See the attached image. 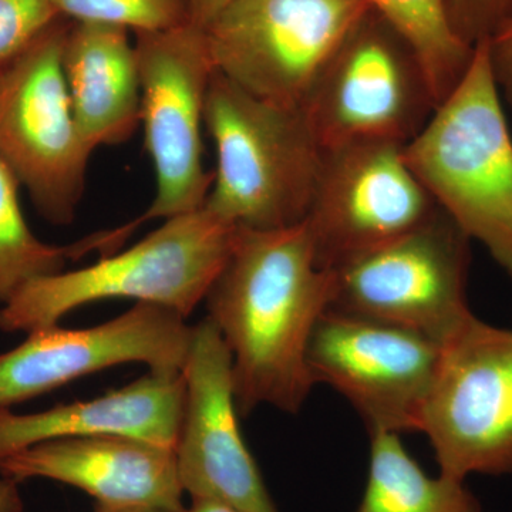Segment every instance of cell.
<instances>
[{
    "mask_svg": "<svg viewBox=\"0 0 512 512\" xmlns=\"http://www.w3.org/2000/svg\"><path fill=\"white\" fill-rule=\"evenodd\" d=\"M420 433L443 476L512 473V330L473 313L441 346Z\"/></svg>",
    "mask_w": 512,
    "mask_h": 512,
    "instance_id": "10",
    "label": "cell"
},
{
    "mask_svg": "<svg viewBox=\"0 0 512 512\" xmlns=\"http://www.w3.org/2000/svg\"><path fill=\"white\" fill-rule=\"evenodd\" d=\"M63 19L0 66V161L55 225L74 220L93 153L77 127L64 79L70 25Z\"/></svg>",
    "mask_w": 512,
    "mask_h": 512,
    "instance_id": "6",
    "label": "cell"
},
{
    "mask_svg": "<svg viewBox=\"0 0 512 512\" xmlns=\"http://www.w3.org/2000/svg\"><path fill=\"white\" fill-rule=\"evenodd\" d=\"M237 231L204 207L168 218L126 251L30 282L0 309V330L49 328L87 303L106 299L153 303L188 318L224 268Z\"/></svg>",
    "mask_w": 512,
    "mask_h": 512,
    "instance_id": "3",
    "label": "cell"
},
{
    "mask_svg": "<svg viewBox=\"0 0 512 512\" xmlns=\"http://www.w3.org/2000/svg\"><path fill=\"white\" fill-rule=\"evenodd\" d=\"M136 35L141 123L156 195L141 217L110 231L116 248L143 222L201 210L214 178L202 161L205 103L215 73L204 29L188 23Z\"/></svg>",
    "mask_w": 512,
    "mask_h": 512,
    "instance_id": "7",
    "label": "cell"
},
{
    "mask_svg": "<svg viewBox=\"0 0 512 512\" xmlns=\"http://www.w3.org/2000/svg\"><path fill=\"white\" fill-rule=\"evenodd\" d=\"M366 2L414 47L440 104L463 79L474 52L451 29L444 0Z\"/></svg>",
    "mask_w": 512,
    "mask_h": 512,
    "instance_id": "19",
    "label": "cell"
},
{
    "mask_svg": "<svg viewBox=\"0 0 512 512\" xmlns=\"http://www.w3.org/2000/svg\"><path fill=\"white\" fill-rule=\"evenodd\" d=\"M356 512H481L466 481L430 477L400 434L370 433L369 476Z\"/></svg>",
    "mask_w": 512,
    "mask_h": 512,
    "instance_id": "18",
    "label": "cell"
},
{
    "mask_svg": "<svg viewBox=\"0 0 512 512\" xmlns=\"http://www.w3.org/2000/svg\"><path fill=\"white\" fill-rule=\"evenodd\" d=\"M485 43L495 83L512 113V0Z\"/></svg>",
    "mask_w": 512,
    "mask_h": 512,
    "instance_id": "24",
    "label": "cell"
},
{
    "mask_svg": "<svg viewBox=\"0 0 512 512\" xmlns=\"http://www.w3.org/2000/svg\"><path fill=\"white\" fill-rule=\"evenodd\" d=\"M333 274L316 264L305 225L238 228L205 305L232 355L239 414L266 404L298 413L315 383L309 340L332 305Z\"/></svg>",
    "mask_w": 512,
    "mask_h": 512,
    "instance_id": "1",
    "label": "cell"
},
{
    "mask_svg": "<svg viewBox=\"0 0 512 512\" xmlns=\"http://www.w3.org/2000/svg\"><path fill=\"white\" fill-rule=\"evenodd\" d=\"M184 400L183 372L148 370L136 382L87 402L33 414L0 407V458L45 441L77 437H128L175 448Z\"/></svg>",
    "mask_w": 512,
    "mask_h": 512,
    "instance_id": "16",
    "label": "cell"
},
{
    "mask_svg": "<svg viewBox=\"0 0 512 512\" xmlns=\"http://www.w3.org/2000/svg\"><path fill=\"white\" fill-rule=\"evenodd\" d=\"M175 461L184 494L244 512H278L239 430L232 355L210 318L192 326Z\"/></svg>",
    "mask_w": 512,
    "mask_h": 512,
    "instance_id": "13",
    "label": "cell"
},
{
    "mask_svg": "<svg viewBox=\"0 0 512 512\" xmlns=\"http://www.w3.org/2000/svg\"><path fill=\"white\" fill-rule=\"evenodd\" d=\"M60 18L50 0H0V66Z\"/></svg>",
    "mask_w": 512,
    "mask_h": 512,
    "instance_id": "22",
    "label": "cell"
},
{
    "mask_svg": "<svg viewBox=\"0 0 512 512\" xmlns=\"http://www.w3.org/2000/svg\"><path fill=\"white\" fill-rule=\"evenodd\" d=\"M470 242L439 208L420 227L330 271V308L413 330L443 346L473 315Z\"/></svg>",
    "mask_w": 512,
    "mask_h": 512,
    "instance_id": "8",
    "label": "cell"
},
{
    "mask_svg": "<svg viewBox=\"0 0 512 512\" xmlns=\"http://www.w3.org/2000/svg\"><path fill=\"white\" fill-rule=\"evenodd\" d=\"M19 183L0 161V303L5 305L30 282L59 274L67 259L86 255L83 239L59 247L40 241L20 207Z\"/></svg>",
    "mask_w": 512,
    "mask_h": 512,
    "instance_id": "20",
    "label": "cell"
},
{
    "mask_svg": "<svg viewBox=\"0 0 512 512\" xmlns=\"http://www.w3.org/2000/svg\"><path fill=\"white\" fill-rule=\"evenodd\" d=\"M234 0H188L190 20L198 28H207Z\"/></svg>",
    "mask_w": 512,
    "mask_h": 512,
    "instance_id": "25",
    "label": "cell"
},
{
    "mask_svg": "<svg viewBox=\"0 0 512 512\" xmlns=\"http://www.w3.org/2000/svg\"><path fill=\"white\" fill-rule=\"evenodd\" d=\"M366 0H234L204 28L215 72L258 99L301 109Z\"/></svg>",
    "mask_w": 512,
    "mask_h": 512,
    "instance_id": "9",
    "label": "cell"
},
{
    "mask_svg": "<svg viewBox=\"0 0 512 512\" xmlns=\"http://www.w3.org/2000/svg\"><path fill=\"white\" fill-rule=\"evenodd\" d=\"M508 3L510 0H444L451 29L468 47L491 35Z\"/></svg>",
    "mask_w": 512,
    "mask_h": 512,
    "instance_id": "23",
    "label": "cell"
},
{
    "mask_svg": "<svg viewBox=\"0 0 512 512\" xmlns=\"http://www.w3.org/2000/svg\"><path fill=\"white\" fill-rule=\"evenodd\" d=\"M204 121L217 151L204 208L252 231L302 224L323 156L303 111L258 99L215 72Z\"/></svg>",
    "mask_w": 512,
    "mask_h": 512,
    "instance_id": "4",
    "label": "cell"
},
{
    "mask_svg": "<svg viewBox=\"0 0 512 512\" xmlns=\"http://www.w3.org/2000/svg\"><path fill=\"white\" fill-rule=\"evenodd\" d=\"M3 478H43L77 488L106 512L184 510L174 448L128 437L45 441L0 458Z\"/></svg>",
    "mask_w": 512,
    "mask_h": 512,
    "instance_id": "15",
    "label": "cell"
},
{
    "mask_svg": "<svg viewBox=\"0 0 512 512\" xmlns=\"http://www.w3.org/2000/svg\"><path fill=\"white\" fill-rule=\"evenodd\" d=\"M184 512H244L237 508L228 507V505L211 503V501H191Z\"/></svg>",
    "mask_w": 512,
    "mask_h": 512,
    "instance_id": "27",
    "label": "cell"
},
{
    "mask_svg": "<svg viewBox=\"0 0 512 512\" xmlns=\"http://www.w3.org/2000/svg\"><path fill=\"white\" fill-rule=\"evenodd\" d=\"M185 319L164 306L138 302L93 328L33 330L22 345L0 355V407L127 363H143L150 372L181 373L192 340Z\"/></svg>",
    "mask_w": 512,
    "mask_h": 512,
    "instance_id": "14",
    "label": "cell"
},
{
    "mask_svg": "<svg viewBox=\"0 0 512 512\" xmlns=\"http://www.w3.org/2000/svg\"><path fill=\"white\" fill-rule=\"evenodd\" d=\"M437 106L414 47L370 8L316 77L301 110L325 151L369 141L406 146Z\"/></svg>",
    "mask_w": 512,
    "mask_h": 512,
    "instance_id": "5",
    "label": "cell"
},
{
    "mask_svg": "<svg viewBox=\"0 0 512 512\" xmlns=\"http://www.w3.org/2000/svg\"><path fill=\"white\" fill-rule=\"evenodd\" d=\"M403 154L437 207L512 278V137L485 39Z\"/></svg>",
    "mask_w": 512,
    "mask_h": 512,
    "instance_id": "2",
    "label": "cell"
},
{
    "mask_svg": "<svg viewBox=\"0 0 512 512\" xmlns=\"http://www.w3.org/2000/svg\"><path fill=\"white\" fill-rule=\"evenodd\" d=\"M94 512H106V511H103V510H100V508L94 507Z\"/></svg>",
    "mask_w": 512,
    "mask_h": 512,
    "instance_id": "29",
    "label": "cell"
},
{
    "mask_svg": "<svg viewBox=\"0 0 512 512\" xmlns=\"http://www.w3.org/2000/svg\"><path fill=\"white\" fill-rule=\"evenodd\" d=\"M403 147L369 141L323 151L303 221L320 268L335 271L439 211L404 160Z\"/></svg>",
    "mask_w": 512,
    "mask_h": 512,
    "instance_id": "11",
    "label": "cell"
},
{
    "mask_svg": "<svg viewBox=\"0 0 512 512\" xmlns=\"http://www.w3.org/2000/svg\"><path fill=\"white\" fill-rule=\"evenodd\" d=\"M185 510V508H184ZM184 510L174 511V510H164V508H150V510H141L136 512H184Z\"/></svg>",
    "mask_w": 512,
    "mask_h": 512,
    "instance_id": "28",
    "label": "cell"
},
{
    "mask_svg": "<svg viewBox=\"0 0 512 512\" xmlns=\"http://www.w3.org/2000/svg\"><path fill=\"white\" fill-rule=\"evenodd\" d=\"M23 501L18 483L8 478H0V512H22Z\"/></svg>",
    "mask_w": 512,
    "mask_h": 512,
    "instance_id": "26",
    "label": "cell"
},
{
    "mask_svg": "<svg viewBox=\"0 0 512 512\" xmlns=\"http://www.w3.org/2000/svg\"><path fill=\"white\" fill-rule=\"evenodd\" d=\"M62 63L74 119L89 147L117 146L133 136L141 123V82L128 29L74 22Z\"/></svg>",
    "mask_w": 512,
    "mask_h": 512,
    "instance_id": "17",
    "label": "cell"
},
{
    "mask_svg": "<svg viewBox=\"0 0 512 512\" xmlns=\"http://www.w3.org/2000/svg\"><path fill=\"white\" fill-rule=\"evenodd\" d=\"M62 18L109 23L136 33L164 32L188 25V0H50Z\"/></svg>",
    "mask_w": 512,
    "mask_h": 512,
    "instance_id": "21",
    "label": "cell"
},
{
    "mask_svg": "<svg viewBox=\"0 0 512 512\" xmlns=\"http://www.w3.org/2000/svg\"><path fill=\"white\" fill-rule=\"evenodd\" d=\"M441 346L413 330L326 309L309 340L313 383L342 394L369 433L420 431Z\"/></svg>",
    "mask_w": 512,
    "mask_h": 512,
    "instance_id": "12",
    "label": "cell"
}]
</instances>
